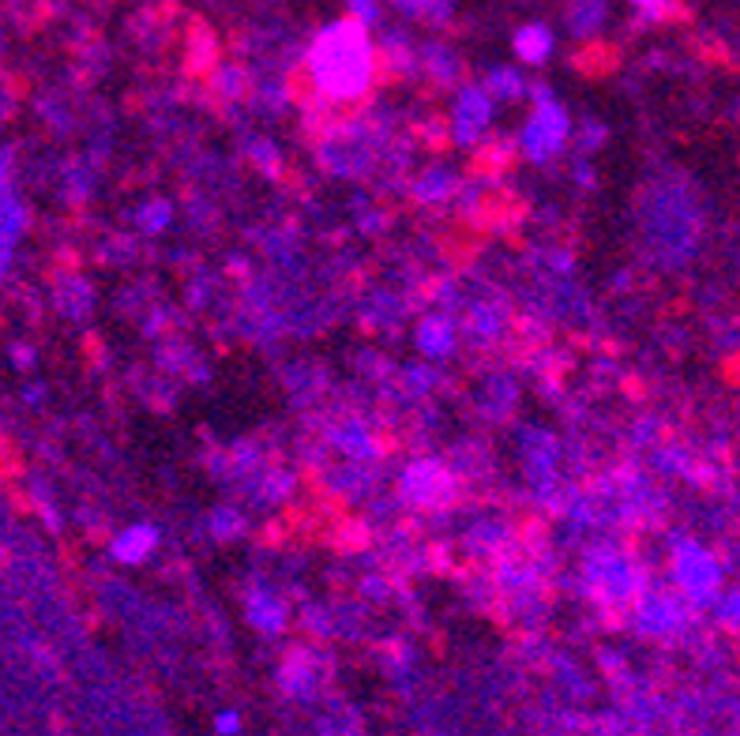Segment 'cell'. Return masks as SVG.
<instances>
[{
	"label": "cell",
	"mask_w": 740,
	"mask_h": 736,
	"mask_svg": "<svg viewBox=\"0 0 740 736\" xmlns=\"http://www.w3.org/2000/svg\"><path fill=\"white\" fill-rule=\"evenodd\" d=\"M312 98L323 106H353L369 98L380 79V53L369 27L339 19L317 30L305 57Z\"/></svg>",
	"instance_id": "1"
},
{
	"label": "cell",
	"mask_w": 740,
	"mask_h": 736,
	"mask_svg": "<svg viewBox=\"0 0 740 736\" xmlns=\"http://www.w3.org/2000/svg\"><path fill=\"white\" fill-rule=\"evenodd\" d=\"M530 114H526L519 139L515 147L523 150V158L530 163H549L572 139V117H567L564 102H556V95L545 84H530Z\"/></svg>",
	"instance_id": "2"
},
{
	"label": "cell",
	"mask_w": 740,
	"mask_h": 736,
	"mask_svg": "<svg viewBox=\"0 0 740 736\" xmlns=\"http://www.w3.org/2000/svg\"><path fill=\"white\" fill-rule=\"evenodd\" d=\"M673 582L692 605H711L722 587V563L711 549L695 546V541H681L673 549Z\"/></svg>",
	"instance_id": "3"
},
{
	"label": "cell",
	"mask_w": 740,
	"mask_h": 736,
	"mask_svg": "<svg viewBox=\"0 0 740 736\" xmlns=\"http://www.w3.org/2000/svg\"><path fill=\"white\" fill-rule=\"evenodd\" d=\"M586 582L602 601L610 605H632L639 593H643V582H639L635 563L624 557V552H594L586 560Z\"/></svg>",
	"instance_id": "4"
},
{
	"label": "cell",
	"mask_w": 740,
	"mask_h": 736,
	"mask_svg": "<svg viewBox=\"0 0 740 736\" xmlns=\"http://www.w3.org/2000/svg\"><path fill=\"white\" fill-rule=\"evenodd\" d=\"M496 102L481 84H463L451 102V139L463 147H478L493 128Z\"/></svg>",
	"instance_id": "5"
},
{
	"label": "cell",
	"mask_w": 740,
	"mask_h": 736,
	"mask_svg": "<svg viewBox=\"0 0 740 736\" xmlns=\"http://www.w3.org/2000/svg\"><path fill=\"white\" fill-rule=\"evenodd\" d=\"M402 497H407L413 508H436L451 497V478L444 473L436 462H410L402 470Z\"/></svg>",
	"instance_id": "6"
},
{
	"label": "cell",
	"mask_w": 740,
	"mask_h": 736,
	"mask_svg": "<svg viewBox=\"0 0 740 736\" xmlns=\"http://www.w3.org/2000/svg\"><path fill=\"white\" fill-rule=\"evenodd\" d=\"M635 609V628L643 635H673L684 624V605L669 593H639L632 601Z\"/></svg>",
	"instance_id": "7"
},
{
	"label": "cell",
	"mask_w": 740,
	"mask_h": 736,
	"mask_svg": "<svg viewBox=\"0 0 740 736\" xmlns=\"http://www.w3.org/2000/svg\"><path fill=\"white\" fill-rule=\"evenodd\" d=\"M512 49H515V57H519V65L542 68V65H549V57L556 53V35L549 23L530 19V23H523L512 35Z\"/></svg>",
	"instance_id": "8"
},
{
	"label": "cell",
	"mask_w": 740,
	"mask_h": 736,
	"mask_svg": "<svg viewBox=\"0 0 740 736\" xmlns=\"http://www.w3.org/2000/svg\"><path fill=\"white\" fill-rule=\"evenodd\" d=\"M455 346H459V327H455V320L448 312H429L418 324V350L429 361H444L455 354Z\"/></svg>",
	"instance_id": "9"
},
{
	"label": "cell",
	"mask_w": 740,
	"mask_h": 736,
	"mask_svg": "<svg viewBox=\"0 0 740 736\" xmlns=\"http://www.w3.org/2000/svg\"><path fill=\"white\" fill-rule=\"evenodd\" d=\"M245 617L256 631L275 635V631L286 628V601H282L271 587L256 582V587L249 590V598H245Z\"/></svg>",
	"instance_id": "10"
},
{
	"label": "cell",
	"mask_w": 740,
	"mask_h": 736,
	"mask_svg": "<svg viewBox=\"0 0 740 736\" xmlns=\"http://www.w3.org/2000/svg\"><path fill=\"white\" fill-rule=\"evenodd\" d=\"M155 549H158V527H150V522H132L109 546L117 563H144Z\"/></svg>",
	"instance_id": "11"
},
{
	"label": "cell",
	"mask_w": 740,
	"mask_h": 736,
	"mask_svg": "<svg viewBox=\"0 0 740 736\" xmlns=\"http://www.w3.org/2000/svg\"><path fill=\"white\" fill-rule=\"evenodd\" d=\"M331 443L347 459H358V462H369V459L380 455L377 436H372V429H364L361 421H347V425H339V429L331 432Z\"/></svg>",
	"instance_id": "12"
},
{
	"label": "cell",
	"mask_w": 740,
	"mask_h": 736,
	"mask_svg": "<svg viewBox=\"0 0 740 736\" xmlns=\"http://www.w3.org/2000/svg\"><path fill=\"white\" fill-rule=\"evenodd\" d=\"M481 87L489 90L493 102H523V98L530 95V84H526V76L519 72V68H512V65L489 68V76L481 79Z\"/></svg>",
	"instance_id": "13"
},
{
	"label": "cell",
	"mask_w": 740,
	"mask_h": 736,
	"mask_svg": "<svg viewBox=\"0 0 740 736\" xmlns=\"http://www.w3.org/2000/svg\"><path fill=\"white\" fill-rule=\"evenodd\" d=\"M383 4L395 8L399 16L413 19V23H425V27H448L455 16L451 0H383Z\"/></svg>",
	"instance_id": "14"
},
{
	"label": "cell",
	"mask_w": 740,
	"mask_h": 736,
	"mask_svg": "<svg viewBox=\"0 0 740 736\" xmlns=\"http://www.w3.org/2000/svg\"><path fill=\"white\" fill-rule=\"evenodd\" d=\"M418 65L436 79V84H455V79H459V72H463L459 53H455L451 46H444V42L421 46V49H418Z\"/></svg>",
	"instance_id": "15"
},
{
	"label": "cell",
	"mask_w": 740,
	"mask_h": 736,
	"mask_svg": "<svg viewBox=\"0 0 740 736\" xmlns=\"http://www.w3.org/2000/svg\"><path fill=\"white\" fill-rule=\"evenodd\" d=\"M455 192H459V177H455L448 166H429L413 180V196H418L421 204H444Z\"/></svg>",
	"instance_id": "16"
},
{
	"label": "cell",
	"mask_w": 740,
	"mask_h": 736,
	"mask_svg": "<svg viewBox=\"0 0 740 736\" xmlns=\"http://www.w3.org/2000/svg\"><path fill=\"white\" fill-rule=\"evenodd\" d=\"M605 16H610L605 0H572L567 4V30L575 38H594L605 27Z\"/></svg>",
	"instance_id": "17"
},
{
	"label": "cell",
	"mask_w": 740,
	"mask_h": 736,
	"mask_svg": "<svg viewBox=\"0 0 740 736\" xmlns=\"http://www.w3.org/2000/svg\"><path fill=\"white\" fill-rule=\"evenodd\" d=\"M211 87L218 90V98H226V102H233V98H245V95H249L252 79H249L245 68H237V65H222V68H215V76H211Z\"/></svg>",
	"instance_id": "18"
},
{
	"label": "cell",
	"mask_w": 740,
	"mask_h": 736,
	"mask_svg": "<svg viewBox=\"0 0 740 736\" xmlns=\"http://www.w3.org/2000/svg\"><path fill=\"white\" fill-rule=\"evenodd\" d=\"M169 218H174V207H169L166 199H147V204L136 210V226L150 237L162 234V229L169 226Z\"/></svg>",
	"instance_id": "19"
},
{
	"label": "cell",
	"mask_w": 740,
	"mask_h": 736,
	"mask_svg": "<svg viewBox=\"0 0 740 736\" xmlns=\"http://www.w3.org/2000/svg\"><path fill=\"white\" fill-rule=\"evenodd\" d=\"M347 19L361 27H380L383 23V0H347Z\"/></svg>",
	"instance_id": "20"
},
{
	"label": "cell",
	"mask_w": 740,
	"mask_h": 736,
	"mask_svg": "<svg viewBox=\"0 0 740 736\" xmlns=\"http://www.w3.org/2000/svg\"><path fill=\"white\" fill-rule=\"evenodd\" d=\"M718 620L726 624V628H733V631H740V590H733V593H726L722 601H718Z\"/></svg>",
	"instance_id": "21"
},
{
	"label": "cell",
	"mask_w": 740,
	"mask_h": 736,
	"mask_svg": "<svg viewBox=\"0 0 740 736\" xmlns=\"http://www.w3.org/2000/svg\"><path fill=\"white\" fill-rule=\"evenodd\" d=\"M211 530H215L218 538H233V533L241 530V516H237V511H230V508H222V511H215V522H211Z\"/></svg>",
	"instance_id": "22"
},
{
	"label": "cell",
	"mask_w": 740,
	"mask_h": 736,
	"mask_svg": "<svg viewBox=\"0 0 740 736\" xmlns=\"http://www.w3.org/2000/svg\"><path fill=\"white\" fill-rule=\"evenodd\" d=\"M237 725H241V718L233 710H226V714H218V722H215V729L222 733V736H233L237 733Z\"/></svg>",
	"instance_id": "23"
},
{
	"label": "cell",
	"mask_w": 740,
	"mask_h": 736,
	"mask_svg": "<svg viewBox=\"0 0 740 736\" xmlns=\"http://www.w3.org/2000/svg\"><path fill=\"white\" fill-rule=\"evenodd\" d=\"M627 4L639 8V12H646V16H658L669 4V0H627Z\"/></svg>",
	"instance_id": "24"
}]
</instances>
